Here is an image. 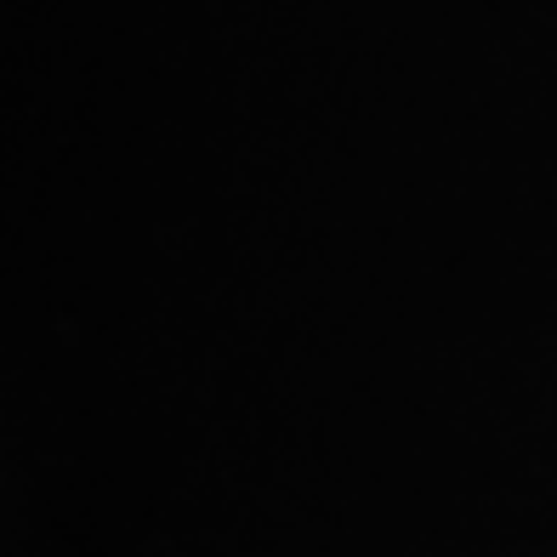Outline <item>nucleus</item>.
<instances>
[]
</instances>
